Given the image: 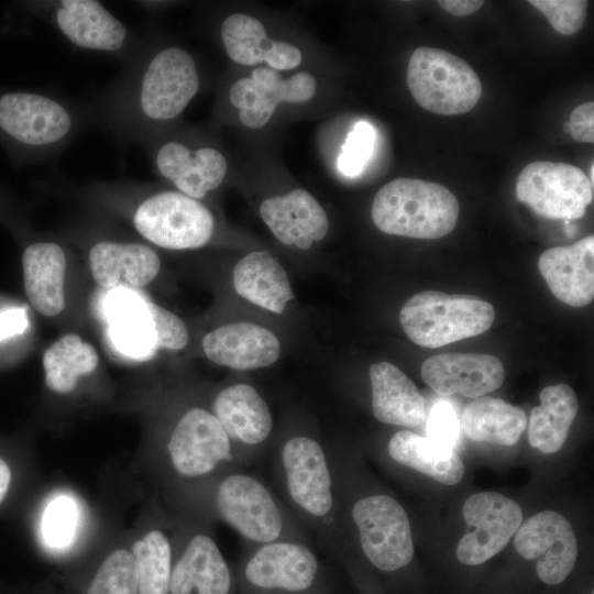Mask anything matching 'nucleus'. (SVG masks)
<instances>
[{"label":"nucleus","mask_w":594,"mask_h":594,"mask_svg":"<svg viewBox=\"0 0 594 594\" xmlns=\"http://www.w3.org/2000/svg\"><path fill=\"white\" fill-rule=\"evenodd\" d=\"M274 468L287 509L324 548L336 549L340 519L326 447L315 436L288 435L277 444Z\"/></svg>","instance_id":"f257e3e1"},{"label":"nucleus","mask_w":594,"mask_h":594,"mask_svg":"<svg viewBox=\"0 0 594 594\" xmlns=\"http://www.w3.org/2000/svg\"><path fill=\"white\" fill-rule=\"evenodd\" d=\"M206 502L213 516L235 530L248 546L279 540L308 542L307 531L285 504L256 476L241 468L210 479Z\"/></svg>","instance_id":"f03ea898"},{"label":"nucleus","mask_w":594,"mask_h":594,"mask_svg":"<svg viewBox=\"0 0 594 594\" xmlns=\"http://www.w3.org/2000/svg\"><path fill=\"white\" fill-rule=\"evenodd\" d=\"M459 211V201L447 187L422 179L396 178L377 191L371 216L384 233L435 240L452 232Z\"/></svg>","instance_id":"7ed1b4c3"},{"label":"nucleus","mask_w":594,"mask_h":594,"mask_svg":"<svg viewBox=\"0 0 594 594\" xmlns=\"http://www.w3.org/2000/svg\"><path fill=\"white\" fill-rule=\"evenodd\" d=\"M233 572L237 594H328L323 565L305 541L246 546Z\"/></svg>","instance_id":"20e7f679"},{"label":"nucleus","mask_w":594,"mask_h":594,"mask_svg":"<svg viewBox=\"0 0 594 594\" xmlns=\"http://www.w3.org/2000/svg\"><path fill=\"white\" fill-rule=\"evenodd\" d=\"M199 90L193 56L172 46L158 51L132 79L123 102L124 122H163L178 117ZM135 128V130H136Z\"/></svg>","instance_id":"39448f33"},{"label":"nucleus","mask_w":594,"mask_h":594,"mask_svg":"<svg viewBox=\"0 0 594 594\" xmlns=\"http://www.w3.org/2000/svg\"><path fill=\"white\" fill-rule=\"evenodd\" d=\"M495 319L490 302L470 295L425 290L402 307L399 320L416 344L436 349L487 331Z\"/></svg>","instance_id":"423d86ee"},{"label":"nucleus","mask_w":594,"mask_h":594,"mask_svg":"<svg viewBox=\"0 0 594 594\" xmlns=\"http://www.w3.org/2000/svg\"><path fill=\"white\" fill-rule=\"evenodd\" d=\"M406 79L415 100L437 114L469 112L482 96V84L474 69L440 48H416L408 62Z\"/></svg>","instance_id":"0eeeda50"},{"label":"nucleus","mask_w":594,"mask_h":594,"mask_svg":"<svg viewBox=\"0 0 594 594\" xmlns=\"http://www.w3.org/2000/svg\"><path fill=\"white\" fill-rule=\"evenodd\" d=\"M349 502V520L367 561L386 573L407 566L414 542L409 518L399 502L385 493H369Z\"/></svg>","instance_id":"6e6552de"},{"label":"nucleus","mask_w":594,"mask_h":594,"mask_svg":"<svg viewBox=\"0 0 594 594\" xmlns=\"http://www.w3.org/2000/svg\"><path fill=\"white\" fill-rule=\"evenodd\" d=\"M132 222L143 238L168 250L204 246L215 230L211 211L199 200L175 190L144 198L135 207Z\"/></svg>","instance_id":"1a4fd4ad"},{"label":"nucleus","mask_w":594,"mask_h":594,"mask_svg":"<svg viewBox=\"0 0 594 594\" xmlns=\"http://www.w3.org/2000/svg\"><path fill=\"white\" fill-rule=\"evenodd\" d=\"M173 471L182 479L207 480L241 468L216 416L204 408L188 409L173 427L166 444Z\"/></svg>","instance_id":"9d476101"},{"label":"nucleus","mask_w":594,"mask_h":594,"mask_svg":"<svg viewBox=\"0 0 594 594\" xmlns=\"http://www.w3.org/2000/svg\"><path fill=\"white\" fill-rule=\"evenodd\" d=\"M593 194L590 177L566 163L532 162L520 172L516 183L517 199L549 219L582 218Z\"/></svg>","instance_id":"9b49d317"},{"label":"nucleus","mask_w":594,"mask_h":594,"mask_svg":"<svg viewBox=\"0 0 594 594\" xmlns=\"http://www.w3.org/2000/svg\"><path fill=\"white\" fill-rule=\"evenodd\" d=\"M75 128L73 111L52 96L30 91L0 96V130L21 145L50 151L64 144Z\"/></svg>","instance_id":"f8f14e48"},{"label":"nucleus","mask_w":594,"mask_h":594,"mask_svg":"<svg viewBox=\"0 0 594 594\" xmlns=\"http://www.w3.org/2000/svg\"><path fill=\"white\" fill-rule=\"evenodd\" d=\"M468 532L457 546L458 560L466 565H479L509 542L522 521L520 506L496 492H480L463 504Z\"/></svg>","instance_id":"ddd939ff"},{"label":"nucleus","mask_w":594,"mask_h":594,"mask_svg":"<svg viewBox=\"0 0 594 594\" xmlns=\"http://www.w3.org/2000/svg\"><path fill=\"white\" fill-rule=\"evenodd\" d=\"M514 536L516 551L527 560H536L543 583L560 584L572 572L579 547L572 526L559 513L542 510L531 516Z\"/></svg>","instance_id":"4468645a"},{"label":"nucleus","mask_w":594,"mask_h":594,"mask_svg":"<svg viewBox=\"0 0 594 594\" xmlns=\"http://www.w3.org/2000/svg\"><path fill=\"white\" fill-rule=\"evenodd\" d=\"M212 410L231 442L238 464L242 468L253 462L273 429L266 402L253 386L240 383L221 389Z\"/></svg>","instance_id":"2eb2a0df"},{"label":"nucleus","mask_w":594,"mask_h":594,"mask_svg":"<svg viewBox=\"0 0 594 594\" xmlns=\"http://www.w3.org/2000/svg\"><path fill=\"white\" fill-rule=\"evenodd\" d=\"M317 90L315 77L298 73L288 79L266 67L255 68L251 77L237 80L230 89L231 103L240 109L241 122L251 129L264 127L280 102L301 103Z\"/></svg>","instance_id":"dca6fc26"},{"label":"nucleus","mask_w":594,"mask_h":594,"mask_svg":"<svg viewBox=\"0 0 594 594\" xmlns=\"http://www.w3.org/2000/svg\"><path fill=\"white\" fill-rule=\"evenodd\" d=\"M501 360L484 353H443L421 365L424 382L442 396L479 398L496 391L504 382Z\"/></svg>","instance_id":"f3484780"},{"label":"nucleus","mask_w":594,"mask_h":594,"mask_svg":"<svg viewBox=\"0 0 594 594\" xmlns=\"http://www.w3.org/2000/svg\"><path fill=\"white\" fill-rule=\"evenodd\" d=\"M168 594H237L234 572L211 535L188 537L172 561Z\"/></svg>","instance_id":"a211bd4d"},{"label":"nucleus","mask_w":594,"mask_h":594,"mask_svg":"<svg viewBox=\"0 0 594 594\" xmlns=\"http://www.w3.org/2000/svg\"><path fill=\"white\" fill-rule=\"evenodd\" d=\"M148 299L131 288H114L106 295L101 312L112 346L123 356L144 361L157 349Z\"/></svg>","instance_id":"6ab92c4d"},{"label":"nucleus","mask_w":594,"mask_h":594,"mask_svg":"<svg viewBox=\"0 0 594 594\" xmlns=\"http://www.w3.org/2000/svg\"><path fill=\"white\" fill-rule=\"evenodd\" d=\"M156 170L169 180L179 193L201 199L223 182L228 164L224 156L216 148L188 145L168 141L163 143L154 155Z\"/></svg>","instance_id":"aec40b11"},{"label":"nucleus","mask_w":594,"mask_h":594,"mask_svg":"<svg viewBox=\"0 0 594 594\" xmlns=\"http://www.w3.org/2000/svg\"><path fill=\"white\" fill-rule=\"evenodd\" d=\"M52 16L63 36L77 47L116 53L128 44L127 26L99 1H57Z\"/></svg>","instance_id":"412c9836"},{"label":"nucleus","mask_w":594,"mask_h":594,"mask_svg":"<svg viewBox=\"0 0 594 594\" xmlns=\"http://www.w3.org/2000/svg\"><path fill=\"white\" fill-rule=\"evenodd\" d=\"M538 268L557 299L573 307L588 305L594 298V235L546 250Z\"/></svg>","instance_id":"4be33fe9"},{"label":"nucleus","mask_w":594,"mask_h":594,"mask_svg":"<svg viewBox=\"0 0 594 594\" xmlns=\"http://www.w3.org/2000/svg\"><path fill=\"white\" fill-rule=\"evenodd\" d=\"M260 215L282 243L295 244L301 250L322 240L329 229L323 208L314 196L300 188L267 198L260 207Z\"/></svg>","instance_id":"5701e85b"},{"label":"nucleus","mask_w":594,"mask_h":594,"mask_svg":"<svg viewBox=\"0 0 594 594\" xmlns=\"http://www.w3.org/2000/svg\"><path fill=\"white\" fill-rule=\"evenodd\" d=\"M202 349L216 364L241 371L268 366L279 356L277 337L251 322L226 324L209 332Z\"/></svg>","instance_id":"b1692460"},{"label":"nucleus","mask_w":594,"mask_h":594,"mask_svg":"<svg viewBox=\"0 0 594 594\" xmlns=\"http://www.w3.org/2000/svg\"><path fill=\"white\" fill-rule=\"evenodd\" d=\"M89 266L102 288L138 289L156 277L161 261L145 244L101 241L90 249Z\"/></svg>","instance_id":"393cba45"},{"label":"nucleus","mask_w":594,"mask_h":594,"mask_svg":"<svg viewBox=\"0 0 594 594\" xmlns=\"http://www.w3.org/2000/svg\"><path fill=\"white\" fill-rule=\"evenodd\" d=\"M372 411L376 420L400 427H419L427 419L426 400L414 382L396 365H371Z\"/></svg>","instance_id":"a878e982"},{"label":"nucleus","mask_w":594,"mask_h":594,"mask_svg":"<svg viewBox=\"0 0 594 594\" xmlns=\"http://www.w3.org/2000/svg\"><path fill=\"white\" fill-rule=\"evenodd\" d=\"M24 288L29 301L40 314L52 317L65 307L66 256L54 242L30 244L22 256Z\"/></svg>","instance_id":"bb28decb"},{"label":"nucleus","mask_w":594,"mask_h":594,"mask_svg":"<svg viewBox=\"0 0 594 594\" xmlns=\"http://www.w3.org/2000/svg\"><path fill=\"white\" fill-rule=\"evenodd\" d=\"M233 285L240 296L275 314L295 298L284 267L267 251L251 252L239 261Z\"/></svg>","instance_id":"cd10ccee"},{"label":"nucleus","mask_w":594,"mask_h":594,"mask_svg":"<svg viewBox=\"0 0 594 594\" xmlns=\"http://www.w3.org/2000/svg\"><path fill=\"white\" fill-rule=\"evenodd\" d=\"M387 455L397 464L421 472L444 485L458 484L464 465L454 449L409 430L395 432L387 441Z\"/></svg>","instance_id":"c85d7f7f"},{"label":"nucleus","mask_w":594,"mask_h":594,"mask_svg":"<svg viewBox=\"0 0 594 594\" xmlns=\"http://www.w3.org/2000/svg\"><path fill=\"white\" fill-rule=\"evenodd\" d=\"M539 397L540 405L531 410L527 421L528 441L532 448L551 454L563 447L579 410V399L566 384L547 386Z\"/></svg>","instance_id":"c756f323"},{"label":"nucleus","mask_w":594,"mask_h":594,"mask_svg":"<svg viewBox=\"0 0 594 594\" xmlns=\"http://www.w3.org/2000/svg\"><path fill=\"white\" fill-rule=\"evenodd\" d=\"M460 427L472 441L514 446L527 427L524 409L488 396L468 403L461 414Z\"/></svg>","instance_id":"7c9ffc66"},{"label":"nucleus","mask_w":594,"mask_h":594,"mask_svg":"<svg viewBox=\"0 0 594 594\" xmlns=\"http://www.w3.org/2000/svg\"><path fill=\"white\" fill-rule=\"evenodd\" d=\"M98 363V353L91 344L75 333L65 334L44 352L46 386L55 393H69L77 380L94 372Z\"/></svg>","instance_id":"2f4dec72"},{"label":"nucleus","mask_w":594,"mask_h":594,"mask_svg":"<svg viewBox=\"0 0 594 594\" xmlns=\"http://www.w3.org/2000/svg\"><path fill=\"white\" fill-rule=\"evenodd\" d=\"M139 594H168L172 572V544L161 529H152L134 542Z\"/></svg>","instance_id":"473e14b6"},{"label":"nucleus","mask_w":594,"mask_h":594,"mask_svg":"<svg viewBox=\"0 0 594 594\" xmlns=\"http://www.w3.org/2000/svg\"><path fill=\"white\" fill-rule=\"evenodd\" d=\"M221 37L229 57L245 66L265 62L276 42L268 38L257 19L244 13H234L224 20Z\"/></svg>","instance_id":"72a5a7b5"},{"label":"nucleus","mask_w":594,"mask_h":594,"mask_svg":"<svg viewBox=\"0 0 594 594\" xmlns=\"http://www.w3.org/2000/svg\"><path fill=\"white\" fill-rule=\"evenodd\" d=\"M139 581L132 552L112 551L92 579L87 594H138Z\"/></svg>","instance_id":"f704fd0d"},{"label":"nucleus","mask_w":594,"mask_h":594,"mask_svg":"<svg viewBox=\"0 0 594 594\" xmlns=\"http://www.w3.org/2000/svg\"><path fill=\"white\" fill-rule=\"evenodd\" d=\"M76 506L67 496L53 499L46 507L42 521L45 541L55 548L67 546L73 539L76 526Z\"/></svg>","instance_id":"c9c22d12"},{"label":"nucleus","mask_w":594,"mask_h":594,"mask_svg":"<svg viewBox=\"0 0 594 594\" xmlns=\"http://www.w3.org/2000/svg\"><path fill=\"white\" fill-rule=\"evenodd\" d=\"M375 142L373 127L360 121L349 132L338 158V168L345 176L359 175L372 155Z\"/></svg>","instance_id":"e433bc0d"},{"label":"nucleus","mask_w":594,"mask_h":594,"mask_svg":"<svg viewBox=\"0 0 594 594\" xmlns=\"http://www.w3.org/2000/svg\"><path fill=\"white\" fill-rule=\"evenodd\" d=\"M547 18L552 28L563 35L576 33L583 25L588 1L585 0H529Z\"/></svg>","instance_id":"4c0bfd02"},{"label":"nucleus","mask_w":594,"mask_h":594,"mask_svg":"<svg viewBox=\"0 0 594 594\" xmlns=\"http://www.w3.org/2000/svg\"><path fill=\"white\" fill-rule=\"evenodd\" d=\"M147 307L153 320L157 348L180 350L188 342L186 324L175 314L148 300Z\"/></svg>","instance_id":"58836bf2"},{"label":"nucleus","mask_w":594,"mask_h":594,"mask_svg":"<svg viewBox=\"0 0 594 594\" xmlns=\"http://www.w3.org/2000/svg\"><path fill=\"white\" fill-rule=\"evenodd\" d=\"M427 438L443 447L454 449L459 437L460 424L453 407L439 402L427 416Z\"/></svg>","instance_id":"ea45409f"},{"label":"nucleus","mask_w":594,"mask_h":594,"mask_svg":"<svg viewBox=\"0 0 594 594\" xmlns=\"http://www.w3.org/2000/svg\"><path fill=\"white\" fill-rule=\"evenodd\" d=\"M568 128L575 141L592 144L594 142V103L588 101L578 106L570 116Z\"/></svg>","instance_id":"a19ab883"},{"label":"nucleus","mask_w":594,"mask_h":594,"mask_svg":"<svg viewBox=\"0 0 594 594\" xmlns=\"http://www.w3.org/2000/svg\"><path fill=\"white\" fill-rule=\"evenodd\" d=\"M301 52L295 45L276 41L265 63L274 70H288L301 63Z\"/></svg>","instance_id":"79ce46f5"},{"label":"nucleus","mask_w":594,"mask_h":594,"mask_svg":"<svg viewBox=\"0 0 594 594\" xmlns=\"http://www.w3.org/2000/svg\"><path fill=\"white\" fill-rule=\"evenodd\" d=\"M28 328L24 309L11 308L0 312V341L21 334Z\"/></svg>","instance_id":"37998d69"},{"label":"nucleus","mask_w":594,"mask_h":594,"mask_svg":"<svg viewBox=\"0 0 594 594\" xmlns=\"http://www.w3.org/2000/svg\"><path fill=\"white\" fill-rule=\"evenodd\" d=\"M437 3L452 15L465 16L476 12L484 2L482 0H440Z\"/></svg>","instance_id":"c03bdc74"},{"label":"nucleus","mask_w":594,"mask_h":594,"mask_svg":"<svg viewBox=\"0 0 594 594\" xmlns=\"http://www.w3.org/2000/svg\"><path fill=\"white\" fill-rule=\"evenodd\" d=\"M11 481V471L4 460L0 458V503L4 498Z\"/></svg>","instance_id":"a18cd8bd"},{"label":"nucleus","mask_w":594,"mask_h":594,"mask_svg":"<svg viewBox=\"0 0 594 594\" xmlns=\"http://www.w3.org/2000/svg\"><path fill=\"white\" fill-rule=\"evenodd\" d=\"M593 594V593H592Z\"/></svg>","instance_id":"49530a36"}]
</instances>
